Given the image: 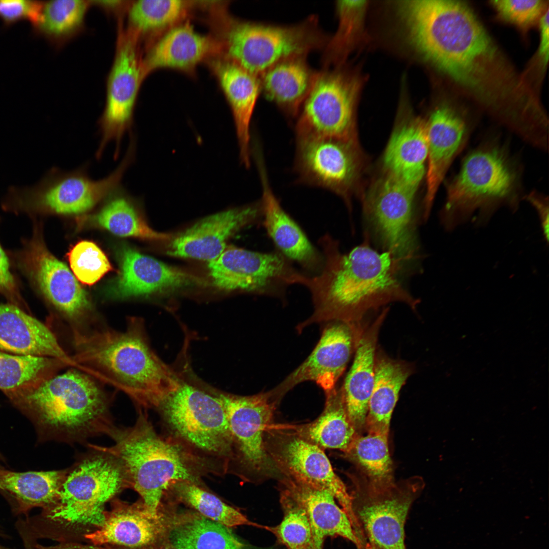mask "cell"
<instances>
[{
  "label": "cell",
  "instance_id": "obj_46",
  "mask_svg": "<svg viewBox=\"0 0 549 549\" xmlns=\"http://www.w3.org/2000/svg\"><path fill=\"white\" fill-rule=\"evenodd\" d=\"M499 17L522 29L539 22L548 10L543 0H495L491 1Z\"/></svg>",
  "mask_w": 549,
  "mask_h": 549
},
{
  "label": "cell",
  "instance_id": "obj_41",
  "mask_svg": "<svg viewBox=\"0 0 549 549\" xmlns=\"http://www.w3.org/2000/svg\"><path fill=\"white\" fill-rule=\"evenodd\" d=\"M89 1L51 0L44 2L34 32L59 45L81 32L84 26Z\"/></svg>",
  "mask_w": 549,
  "mask_h": 549
},
{
  "label": "cell",
  "instance_id": "obj_6",
  "mask_svg": "<svg viewBox=\"0 0 549 549\" xmlns=\"http://www.w3.org/2000/svg\"><path fill=\"white\" fill-rule=\"evenodd\" d=\"M110 437L113 446H96L120 462L130 487L139 494L152 513L159 512L172 482L184 480L204 484L203 472L178 445L157 432L141 409L133 426L116 428Z\"/></svg>",
  "mask_w": 549,
  "mask_h": 549
},
{
  "label": "cell",
  "instance_id": "obj_23",
  "mask_svg": "<svg viewBox=\"0 0 549 549\" xmlns=\"http://www.w3.org/2000/svg\"><path fill=\"white\" fill-rule=\"evenodd\" d=\"M262 215L260 201L206 217L172 239L167 254L209 262L214 260L225 250L230 237L262 220Z\"/></svg>",
  "mask_w": 549,
  "mask_h": 549
},
{
  "label": "cell",
  "instance_id": "obj_17",
  "mask_svg": "<svg viewBox=\"0 0 549 549\" xmlns=\"http://www.w3.org/2000/svg\"><path fill=\"white\" fill-rule=\"evenodd\" d=\"M296 139L295 169L300 181L335 193L351 209L350 198L361 167L357 140Z\"/></svg>",
  "mask_w": 549,
  "mask_h": 549
},
{
  "label": "cell",
  "instance_id": "obj_31",
  "mask_svg": "<svg viewBox=\"0 0 549 549\" xmlns=\"http://www.w3.org/2000/svg\"><path fill=\"white\" fill-rule=\"evenodd\" d=\"M402 114L383 157L385 171L418 187L425 175L428 143L425 120L410 112Z\"/></svg>",
  "mask_w": 549,
  "mask_h": 549
},
{
  "label": "cell",
  "instance_id": "obj_9",
  "mask_svg": "<svg viewBox=\"0 0 549 549\" xmlns=\"http://www.w3.org/2000/svg\"><path fill=\"white\" fill-rule=\"evenodd\" d=\"M92 452L67 469L55 502L32 523L46 522L77 526H101L106 503L130 487L126 471L114 456L91 445Z\"/></svg>",
  "mask_w": 549,
  "mask_h": 549
},
{
  "label": "cell",
  "instance_id": "obj_30",
  "mask_svg": "<svg viewBox=\"0 0 549 549\" xmlns=\"http://www.w3.org/2000/svg\"><path fill=\"white\" fill-rule=\"evenodd\" d=\"M285 492L304 510L312 528L316 549H323L328 537H340L359 549L362 544L358 538L346 512L340 507L329 491L295 481L283 476Z\"/></svg>",
  "mask_w": 549,
  "mask_h": 549
},
{
  "label": "cell",
  "instance_id": "obj_47",
  "mask_svg": "<svg viewBox=\"0 0 549 549\" xmlns=\"http://www.w3.org/2000/svg\"><path fill=\"white\" fill-rule=\"evenodd\" d=\"M43 3L34 0H0V18L6 25L24 19L33 26L40 18Z\"/></svg>",
  "mask_w": 549,
  "mask_h": 549
},
{
  "label": "cell",
  "instance_id": "obj_14",
  "mask_svg": "<svg viewBox=\"0 0 549 549\" xmlns=\"http://www.w3.org/2000/svg\"><path fill=\"white\" fill-rule=\"evenodd\" d=\"M419 482L377 486L356 484L352 510L360 537L373 549H407L405 525L419 495Z\"/></svg>",
  "mask_w": 549,
  "mask_h": 549
},
{
  "label": "cell",
  "instance_id": "obj_28",
  "mask_svg": "<svg viewBox=\"0 0 549 549\" xmlns=\"http://www.w3.org/2000/svg\"><path fill=\"white\" fill-rule=\"evenodd\" d=\"M0 351L53 358L75 366L51 329L12 303H0Z\"/></svg>",
  "mask_w": 549,
  "mask_h": 549
},
{
  "label": "cell",
  "instance_id": "obj_1",
  "mask_svg": "<svg viewBox=\"0 0 549 549\" xmlns=\"http://www.w3.org/2000/svg\"><path fill=\"white\" fill-rule=\"evenodd\" d=\"M400 9L413 44L500 124L524 108L528 94L471 9L463 2L407 1Z\"/></svg>",
  "mask_w": 549,
  "mask_h": 549
},
{
  "label": "cell",
  "instance_id": "obj_35",
  "mask_svg": "<svg viewBox=\"0 0 549 549\" xmlns=\"http://www.w3.org/2000/svg\"><path fill=\"white\" fill-rule=\"evenodd\" d=\"M325 407L314 421L296 427L293 433L320 448L345 452L358 434L346 408L342 386L325 392Z\"/></svg>",
  "mask_w": 549,
  "mask_h": 549
},
{
  "label": "cell",
  "instance_id": "obj_20",
  "mask_svg": "<svg viewBox=\"0 0 549 549\" xmlns=\"http://www.w3.org/2000/svg\"><path fill=\"white\" fill-rule=\"evenodd\" d=\"M320 338L309 356L281 383L268 391L280 403L295 386L313 381L325 392L333 389L353 353L362 328L332 321L324 323Z\"/></svg>",
  "mask_w": 549,
  "mask_h": 549
},
{
  "label": "cell",
  "instance_id": "obj_19",
  "mask_svg": "<svg viewBox=\"0 0 549 549\" xmlns=\"http://www.w3.org/2000/svg\"><path fill=\"white\" fill-rule=\"evenodd\" d=\"M21 268L44 296L72 326H80L91 311L87 293L68 266L47 249L36 228L19 256Z\"/></svg>",
  "mask_w": 549,
  "mask_h": 549
},
{
  "label": "cell",
  "instance_id": "obj_5",
  "mask_svg": "<svg viewBox=\"0 0 549 549\" xmlns=\"http://www.w3.org/2000/svg\"><path fill=\"white\" fill-rule=\"evenodd\" d=\"M10 399L65 442L110 436L116 428L105 391L94 378L77 370L55 375Z\"/></svg>",
  "mask_w": 549,
  "mask_h": 549
},
{
  "label": "cell",
  "instance_id": "obj_4",
  "mask_svg": "<svg viewBox=\"0 0 549 549\" xmlns=\"http://www.w3.org/2000/svg\"><path fill=\"white\" fill-rule=\"evenodd\" d=\"M523 197L521 167L504 144L490 140L465 157L447 183L440 223L448 232L470 221L483 226L500 207L516 211Z\"/></svg>",
  "mask_w": 549,
  "mask_h": 549
},
{
  "label": "cell",
  "instance_id": "obj_22",
  "mask_svg": "<svg viewBox=\"0 0 549 549\" xmlns=\"http://www.w3.org/2000/svg\"><path fill=\"white\" fill-rule=\"evenodd\" d=\"M170 520V508L166 504L162 503L159 512L153 514L142 501L130 504L116 500L106 512L103 525L85 538L95 545L152 549L167 542Z\"/></svg>",
  "mask_w": 549,
  "mask_h": 549
},
{
  "label": "cell",
  "instance_id": "obj_29",
  "mask_svg": "<svg viewBox=\"0 0 549 549\" xmlns=\"http://www.w3.org/2000/svg\"><path fill=\"white\" fill-rule=\"evenodd\" d=\"M388 311L389 307L384 308L370 325L364 326L356 344L352 364L342 385L347 411L358 434L364 428L374 384L379 333Z\"/></svg>",
  "mask_w": 549,
  "mask_h": 549
},
{
  "label": "cell",
  "instance_id": "obj_42",
  "mask_svg": "<svg viewBox=\"0 0 549 549\" xmlns=\"http://www.w3.org/2000/svg\"><path fill=\"white\" fill-rule=\"evenodd\" d=\"M344 452L365 475L369 483L383 486L393 482L388 436L357 434Z\"/></svg>",
  "mask_w": 549,
  "mask_h": 549
},
{
  "label": "cell",
  "instance_id": "obj_8",
  "mask_svg": "<svg viewBox=\"0 0 549 549\" xmlns=\"http://www.w3.org/2000/svg\"><path fill=\"white\" fill-rule=\"evenodd\" d=\"M212 12L220 55L258 77L282 60L322 50L329 39L314 15L296 24L278 25L242 20L223 7Z\"/></svg>",
  "mask_w": 549,
  "mask_h": 549
},
{
  "label": "cell",
  "instance_id": "obj_11",
  "mask_svg": "<svg viewBox=\"0 0 549 549\" xmlns=\"http://www.w3.org/2000/svg\"><path fill=\"white\" fill-rule=\"evenodd\" d=\"M135 149V144L129 143L119 165L105 178L92 179L85 165L69 171L52 168L35 185L10 188L6 204L30 212L83 214L121 185L126 171L134 160Z\"/></svg>",
  "mask_w": 549,
  "mask_h": 549
},
{
  "label": "cell",
  "instance_id": "obj_50",
  "mask_svg": "<svg viewBox=\"0 0 549 549\" xmlns=\"http://www.w3.org/2000/svg\"><path fill=\"white\" fill-rule=\"evenodd\" d=\"M548 10L542 15L539 24L540 33L538 55L541 61L545 65L548 59L549 53V28Z\"/></svg>",
  "mask_w": 549,
  "mask_h": 549
},
{
  "label": "cell",
  "instance_id": "obj_36",
  "mask_svg": "<svg viewBox=\"0 0 549 549\" xmlns=\"http://www.w3.org/2000/svg\"><path fill=\"white\" fill-rule=\"evenodd\" d=\"M66 472L67 469L15 472L0 469V490L13 498L17 513L27 514L55 502Z\"/></svg>",
  "mask_w": 549,
  "mask_h": 549
},
{
  "label": "cell",
  "instance_id": "obj_33",
  "mask_svg": "<svg viewBox=\"0 0 549 549\" xmlns=\"http://www.w3.org/2000/svg\"><path fill=\"white\" fill-rule=\"evenodd\" d=\"M413 372L410 363L390 358L377 349L374 384L364 425L368 433L388 436L390 419L399 393Z\"/></svg>",
  "mask_w": 549,
  "mask_h": 549
},
{
  "label": "cell",
  "instance_id": "obj_40",
  "mask_svg": "<svg viewBox=\"0 0 549 549\" xmlns=\"http://www.w3.org/2000/svg\"><path fill=\"white\" fill-rule=\"evenodd\" d=\"M67 365L53 358L0 351V389L10 399L55 375Z\"/></svg>",
  "mask_w": 549,
  "mask_h": 549
},
{
  "label": "cell",
  "instance_id": "obj_16",
  "mask_svg": "<svg viewBox=\"0 0 549 549\" xmlns=\"http://www.w3.org/2000/svg\"><path fill=\"white\" fill-rule=\"evenodd\" d=\"M115 55L106 86L104 110L98 121L100 139L96 157L99 159L107 145L114 142V159L121 142L130 133L136 100L144 79L138 39L119 23Z\"/></svg>",
  "mask_w": 549,
  "mask_h": 549
},
{
  "label": "cell",
  "instance_id": "obj_44",
  "mask_svg": "<svg viewBox=\"0 0 549 549\" xmlns=\"http://www.w3.org/2000/svg\"><path fill=\"white\" fill-rule=\"evenodd\" d=\"M280 502L283 512L282 521L274 526L262 527L288 549H316L311 525L304 510L282 491Z\"/></svg>",
  "mask_w": 549,
  "mask_h": 549
},
{
  "label": "cell",
  "instance_id": "obj_45",
  "mask_svg": "<svg viewBox=\"0 0 549 549\" xmlns=\"http://www.w3.org/2000/svg\"><path fill=\"white\" fill-rule=\"evenodd\" d=\"M74 276L81 283L92 285L112 269L105 254L94 242L82 240L76 243L68 254Z\"/></svg>",
  "mask_w": 549,
  "mask_h": 549
},
{
  "label": "cell",
  "instance_id": "obj_13",
  "mask_svg": "<svg viewBox=\"0 0 549 549\" xmlns=\"http://www.w3.org/2000/svg\"><path fill=\"white\" fill-rule=\"evenodd\" d=\"M357 89L354 78L340 66L319 70L296 118V138L329 137L357 140Z\"/></svg>",
  "mask_w": 549,
  "mask_h": 549
},
{
  "label": "cell",
  "instance_id": "obj_2",
  "mask_svg": "<svg viewBox=\"0 0 549 549\" xmlns=\"http://www.w3.org/2000/svg\"><path fill=\"white\" fill-rule=\"evenodd\" d=\"M361 243L346 253L329 234L318 241L323 257L319 273L307 274L313 312L298 325L300 332L314 323L332 321L361 327L366 315L392 302L415 311L420 300L409 291L405 277L412 273L390 253L374 248L366 232Z\"/></svg>",
  "mask_w": 549,
  "mask_h": 549
},
{
  "label": "cell",
  "instance_id": "obj_54",
  "mask_svg": "<svg viewBox=\"0 0 549 549\" xmlns=\"http://www.w3.org/2000/svg\"><path fill=\"white\" fill-rule=\"evenodd\" d=\"M1 532H0V536H1ZM0 549H15V548H12L8 547L5 546H4V545H2V544H1L0 543Z\"/></svg>",
  "mask_w": 549,
  "mask_h": 549
},
{
  "label": "cell",
  "instance_id": "obj_34",
  "mask_svg": "<svg viewBox=\"0 0 549 549\" xmlns=\"http://www.w3.org/2000/svg\"><path fill=\"white\" fill-rule=\"evenodd\" d=\"M167 543L172 549H244L229 527L194 510L171 511Z\"/></svg>",
  "mask_w": 549,
  "mask_h": 549
},
{
  "label": "cell",
  "instance_id": "obj_12",
  "mask_svg": "<svg viewBox=\"0 0 549 549\" xmlns=\"http://www.w3.org/2000/svg\"><path fill=\"white\" fill-rule=\"evenodd\" d=\"M225 408L231 438L229 473L243 480L282 476L265 446L279 403L268 391L248 396L217 394Z\"/></svg>",
  "mask_w": 549,
  "mask_h": 549
},
{
  "label": "cell",
  "instance_id": "obj_39",
  "mask_svg": "<svg viewBox=\"0 0 549 549\" xmlns=\"http://www.w3.org/2000/svg\"><path fill=\"white\" fill-rule=\"evenodd\" d=\"M182 0L131 1L126 13L129 33L139 41L142 37L169 29L182 22L198 4Z\"/></svg>",
  "mask_w": 549,
  "mask_h": 549
},
{
  "label": "cell",
  "instance_id": "obj_26",
  "mask_svg": "<svg viewBox=\"0 0 549 549\" xmlns=\"http://www.w3.org/2000/svg\"><path fill=\"white\" fill-rule=\"evenodd\" d=\"M220 54V43L214 36L197 32L189 21L181 22L166 30L147 49L141 58L143 76L161 68L192 73L201 62Z\"/></svg>",
  "mask_w": 549,
  "mask_h": 549
},
{
  "label": "cell",
  "instance_id": "obj_48",
  "mask_svg": "<svg viewBox=\"0 0 549 549\" xmlns=\"http://www.w3.org/2000/svg\"><path fill=\"white\" fill-rule=\"evenodd\" d=\"M0 293L17 305L19 297L16 283L10 269L8 258L0 245Z\"/></svg>",
  "mask_w": 549,
  "mask_h": 549
},
{
  "label": "cell",
  "instance_id": "obj_24",
  "mask_svg": "<svg viewBox=\"0 0 549 549\" xmlns=\"http://www.w3.org/2000/svg\"><path fill=\"white\" fill-rule=\"evenodd\" d=\"M255 159L262 186V220L268 235L277 251L310 275L317 274L323 264L321 252L311 242L304 232L281 206L268 182L261 153Z\"/></svg>",
  "mask_w": 549,
  "mask_h": 549
},
{
  "label": "cell",
  "instance_id": "obj_25",
  "mask_svg": "<svg viewBox=\"0 0 549 549\" xmlns=\"http://www.w3.org/2000/svg\"><path fill=\"white\" fill-rule=\"evenodd\" d=\"M120 272L110 289L118 298L174 291L201 283L199 278L130 248L120 254Z\"/></svg>",
  "mask_w": 549,
  "mask_h": 549
},
{
  "label": "cell",
  "instance_id": "obj_51",
  "mask_svg": "<svg viewBox=\"0 0 549 549\" xmlns=\"http://www.w3.org/2000/svg\"><path fill=\"white\" fill-rule=\"evenodd\" d=\"M90 5H95L102 9L106 12L121 15L126 13L131 1L114 0V1H90Z\"/></svg>",
  "mask_w": 549,
  "mask_h": 549
},
{
  "label": "cell",
  "instance_id": "obj_52",
  "mask_svg": "<svg viewBox=\"0 0 549 549\" xmlns=\"http://www.w3.org/2000/svg\"><path fill=\"white\" fill-rule=\"evenodd\" d=\"M359 549H373L367 542H364Z\"/></svg>",
  "mask_w": 549,
  "mask_h": 549
},
{
  "label": "cell",
  "instance_id": "obj_53",
  "mask_svg": "<svg viewBox=\"0 0 549 549\" xmlns=\"http://www.w3.org/2000/svg\"><path fill=\"white\" fill-rule=\"evenodd\" d=\"M92 549H109V548H104V547H100V546H94V547H93V548H92ZM159 549H169V548H159ZM171 549H172V548H171Z\"/></svg>",
  "mask_w": 549,
  "mask_h": 549
},
{
  "label": "cell",
  "instance_id": "obj_38",
  "mask_svg": "<svg viewBox=\"0 0 549 549\" xmlns=\"http://www.w3.org/2000/svg\"><path fill=\"white\" fill-rule=\"evenodd\" d=\"M163 500L174 504H182L228 527L261 526L252 522L238 510L209 491L204 484L184 480L174 481L167 489Z\"/></svg>",
  "mask_w": 549,
  "mask_h": 549
},
{
  "label": "cell",
  "instance_id": "obj_37",
  "mask_svg": "<svg viewBox=\"0 0 549 549\" xmlns=\"http://www.w3.org/2000/svg\"><path fill=\"white\" fill-rule=\"evenodd\" d=\"M102 208L88 219L92 223L121 237L151 240L172 238L169 234L151 229L143 219L135 202L121 185L106 197Z\"/></svg>",
  "mask_w": 549,
  "mask_h": 549
},
{
  "label": "cell",
  "instance_id": "obj_49",
  "mask_svg": "<svg viewBox=\"0 0 549 549\" xmlns=\"http://www.w3.org/2000/svg\"><path fill=\"white\" fill-rule=\"evenodd\" d=\"M525 199L535 209L539 219L544 239L548 242L549 204L547 196L536 191H532L524 196Z\"/></svg>",
  "mask_w": 549,
  "mask_h": 549
},
{
  "label": "cell",
  "instance_id": "obj_7",
  "mask_svg": "<svg viewBox=\"0 0 549 549\" xmlns=\"http://www.w3.org/2000/svg\"><path fill=\"white\" fill-rule=\"evenodd\" d=\"M157 409L166 436L205 476L229 473L231 438L226 411L217 395L182 383Z\"/></svg>",
  "mask_w": 549,
  "mask_h": 549
},
{
  "label": "cell",
  "instance_id": "obj_43",
  "mask_svg": "<svg viewBox=\"0 0 549 549\" xmlns=\"http://www.w3.org/2000/svg\"><path fill=\"white\" fill-rule=\"evenodd\" d=\"M365 6V2L362 1L337 2L339 25L322 50V69L338 67L343 63L357 38Z\"/></svg>",
  "mask_w": 549,
  "mask_h": 549
},
{
  "label": "cell",
  "instance_id": "obj_18",
  "mask_svg": "<svg viewBox=\"0 0 549 549\" xmlns=\"http://www.w3.org/2000/svg\"><path fill=\"white\" fill-rule=\"evenodd\" d=\"M265 446L282 477L331 492L357 529L351 494L322 448L293 433L271 428L265 436Z\"/></svg>",
  "mask_w": 549,
  "mask_h": 549
},
{
  "label": "cell",
  "instance_id": "obj_27",
  "mask_svg": "<svg viewBox=\"0 0 549 549\" xmlns=\"http://www.w3.org/2000/svg\"><path fill=\"white\" fill-rule=\"evenodd\" d=\"M216 77L230 106L238 143L240 159L250 165V127L254 108L261 94L259 78L221 55L206 61Z\"/></svg>",
  "mask_w": 549,
  "mask_h": 549
},
{
  "label": "cell",
  "instance_id": "obj_3",
  "mask_svg": "<svg viewBox=\"0 0 549 549\" xmlns=\"http://www.w3.org/2000/svg\"><path fill=\"white\" fill-rule=\"evenodd\" d=\"M75 366L124 392L141 408L157 409L182 383L151 349L142 321L126 329L72 326Z\"/></svg>",
  "mask_w": 549,
  "mask_h": 549
},
{
  "label": "cell",
  "instance_id": "obj_32",
  "mask_svg": "<svg viewBox=\"0 0 549 549\" xmlns=\"http://www.w3.org/2000/svg\"><path fill=\"white\" fill-rule=\"evenodd\" d=\"M307 57L287 58L259 76L261 93L290 118H296L318 74Z\"/></svg>",
  "mask_w": 549,
  "mask_h": 549
},
{
  "label": "cell",
  "instance_id": "obj_15",
  "mask_svg": "<svg viewBox=\"0 0 549 549\" xmlns=\"http://www.w3.org/2000/svg\"><path fill=\"white\" fill-rule=\"evenodd\" d=\"M213 284L227 291L281 297L291 285H302L307 274L278 251L259 252L229 246L209 261Z\"/></svg>",
  "mask_w": 549,
  "mask_h": 549
},
{
  "label": "cell",
  "instance_id": "obj_21",
  "mask_svg": "<svg viewBox=\"0 0 549 549\" xmlns=\"http://www.w3.org/2000/svg\"><path fill=\"white\" fill-rule=\"evenodd\" d=\"M428 143L426 191L422 220H428L438 188L450 165L467 143L473 124L461 110L442 103L425 120Z\"/></svg>",
  "mask_w": 549,
  "mask_h": 549
},
{
  "label": "cell",
  "instance_id": "obj_10",
  "mask_svg": "<svg viewBox=\"0 0 549 549\" xmlns=\"http://www.w3.org/2000/svg\"><path fill=\"white\" fill-rule=\"evenodd\" d=\"M418 187L387 172L362 198L364 232L411 270L420 260L416 196Z\"/></svg>",
  "mask_w": 549,
  "mask_h": 549
}]
</instances>
